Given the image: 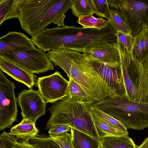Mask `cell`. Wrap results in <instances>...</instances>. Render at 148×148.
<instances>
[{"label":"cell","instance_id":"31","mask_svg":"<svg viewBox=\"0 0 148 148\" xmlns=\"http://www.w3.org/2000/svg\"><path fill=\"white\" fill-rule=\"evenodd\" d=\"M17 141L15 137L4 131L0 136V148H13Z\"/></svg>","mask_w":148,"mask_h":148},{"label":"cell","instance_id":"22","mask_svg":"<svg viewBox=\"0 0 148 148\" xmlns=\"http://www.w3.org/2000/svg\"><path fill=\"white\" fill-rule=\"evenodd\" d=\"M71 9L73 14L78 18L82 16L95 14L91 0H72Z\"/></svg>","mask_w":148,"mask_h":148},{"label":"cell","instance_id":"20","mask_svg":"<svg viewBox=\"0 0 148 148\" xmlns=\"http://www.w3.org/2000/svg\"><path fill=\"white\" fill-rule=\"evenodd\" d=\"M100 142V148H136L137 146L127 135L105 137Z\"/></svg>","mask_w":148,"mask_h":148},{"label":"cell","instance_id":"14","mask_svg":"<svg viewBox=\"0 0 148 148\" xmlns=\"http://www.w3.org/2000/svg\"><path fill=\"white\" fill-rule=\"evenodd\" d=\"M35 48L31 39L21 32H9L0 38V55L15 50Z\"/></svg>","mask_w":148,"mask_h":148},{"label":"cell","instance_id":"21","mask_svg":"<svg viewBox=\"0 0 148 148\" xmlns=\"http://www.w3.org/2000/svg\"><path fill=\"white\" fill-rule=\"evenodd\" d=\"M92 116L100 141L105 137L128 135V132L120 130L109 125L92 114Z\"/></svg>","mask_w":148,"mask_h":148},{"label":"cell","instance_id":"25","mask_svg":"<svg viewBox=\"0 0 148 148\" xmlns=\"http://www.w3.org/2000/svg\"><path fill=\"white\" fill-rule=\"evenodd\" d=\"M68 77L69 80L68 93L70 97L73 99L90 102L92 104L83 88L72 78Z\"/></svg>","mask_w":148,"mask_h":148},{"label":"cell","instance_id":"19","mask_svg":"<svg viewBox=\"0 0 148 148\" xmlns=\"http://www.w3.org/2000/svg\"><path fill=\"white\" fill-rule=\"evenodd\" d=\"M21 0H0V25L6 20L18 18Z\"/></svg>","mask_w":148,"mask_h":148},{"label":"cell","instance_id":"11","mask_svg":"<svg viewBox=\"0 0 148 148\" xmlns=\"http://www.w3.org/2000/svg\"><path fill=\"white\" fill-rule=\"evenodd\" d=\"M17 99L23 119L35 124L37 120L46 113L47 103L38 91L23 89L18 93Z\"/></svg>","mask_w":148,"mask_h":148},{"label":"cell","instance_id":"5","mask_svg":"<svg viewBox=\"0 0 148 148\" xmlns=\"http://www.w3.org/2000/svg\"><path fill=\"white\" fill-rule=\"evenodd\" d=\"M92 106L120 121L127 129L143 130L148 127V103L131 101L125 95L114 94Z\"/></svg>","mask_w":148,"mask_h":148},{"label":"cell","instance_id":"29","mask_svg":"<svg viewBox=\"0 0 148 148\" xmlns=\"http://www.w3.org/2000/svg\"><path fill=\"white\" fill-rule=\"evenodd\" d=\"M91 1L95 9V14L108 21L110 17L111 12L107 0Z\"/></svg>","mask_w":148,"mask_h":148},{"label":"cell","instance_id":"8","mask_svg":"<svg viewBox=\"0 0 148 148\" xmlns=\"http://www.w3.org/2000/svg\"><path fill=\"white\" fill-rule=\"evenodd\" d=\"M0 56L33 74L54 69L53 62L46 52L38 49L15 50Z\"/></svg>","mask_w":148,"mask_h":148},{"label":"cell","instance_id":"16","mask_svg":"<svg viewBox=\"0 0 148 148\" xmlns=\"http://www.w3.org/2000/svg\"><path fill=\"white\" fill-rule=\"evenodd\" d=\"M38 130L35 124L31 121L23 119L19 124L12 127L9 133L21 142L27 143L32 138L38 136Z\"/></svg>","mask_w":148,"mask_h":148},{"label":"cell","instance_id":"7","mask_svg":"<svg viewBox=\"0 0 148 148\" xmlns=\"http://www.w3.org/2000/svg\"><path fill=\"white\" fill-rule=\"evenodd\" d=\"M109 5L125 19L131 34L135 36L148 28V0H107Z\"/></svg>","mask_w":148,"mask_h":148},{"label":"cell","instance_id":"3","mask_svg":"<svg viewBox=\"0 0 148 148\" xmlns=\"http://www.w3.org/2000/svg\"><path fill=\"white\" fill-rule=\"evenodd\" d=\"M72 0H21L18 18L21 28L34 36L51 23L65 26V13L71 9Z\"/></svg>","mask_w":148,"mask_h":148},{"label":"cell","instance_id":"9","mask_svg":"<svg viewBox=\"0 0 148 148\" xmlns=\"http://www.w3.org/2000/svg\"><path fill=\"white\" fill-rule=\"evenodd\" d=\"M0 69V130L9 128L17 121V98L14 83L9 80Z\"/></svg>","mask_w":148,"mask_h":148},{"label":"cell","instance_id":"26","mask_svg":"<svg viewBox=\"0 0 148 148\" xmlns=\"http://www.w3.org/2000/svg\"><path fill=\"white\" fill-rule=\"evenodd\" d=\"M117 38L116 42L121 54L132 53L134 37L131 34H126L121 32L116 34Z\"/></svg>","mask_w":148,"mask_h":148},{"label":"cell","instance_id":"32","mask_svg":"<svg viewBox=\"0 0 148 148\" xmlns=\"http://www.w3.org/2000/svg\"><path fill=\"white\" fill-rule=\"evenodd\" d=\"M71 128L68 125L55 124L51 126L48 133L49 136H54L63 132H70Z\"/></svg>","mask_w":148,"mask_h":148},{"label":"cell","instance_id":"6","mask_svg":"<svg viewBox=\"0 0 148 148\" xmlns=\"http://www.w3.org/2000/svg\"><path fill=\"white\" fill-rule=\"evenodd\" d=\"M120 56L126 96L131 101L148 103V77L143 63L131 53Z\"/></svg>","mask_w":148,"mask_h":148},{"label":"cell","instance_id":"30","mask_svg":"<svg viewBox=\"0 0 148 148\" xmlns=\"http://www.w3.org/2000/svg\"><path fill=\"white\" fill-rule=\"evenodd\" d=\"M49 137L56 143L61 148H74L72 143L71 133L65 132L56 135Z\"/></svg>","mask_w":148,"mask_h":148},{"label":"cell","instance_id":"27","mask_svg":"<svg viewBox=\"0 0 148 148\" xmlns=\"http://www.w3.org/2000/svg\"><path fill=\"white\" fill-rule=\"evenodd\" d=\"M90 111L92 115L109 125L120 130L128 132L126 127L120 121L92 106Z\"/></svg>","mask_w":148,"mask_h":148},{"label":"cell","instance_id":"17","mask_svg":"<svg viewBox=\"0 0 148 148\" xmlns=\"http://www.w3.org/2000/svg\"><path fill=\"white\" fill-rule=\"evenodd\" d=\"M131 53L143 63L148 58V28L143 29L134 36Z\"/></svg>","mask_w":148,"mask_h":148},{"label":"cell","instance_id":"33","mask_svg":"<svg viewBox=\"0 0 148 148\" xmlns=\"http://www.w3.org/2000/svg\"><path fill=\"white\" fill-rule=\"evenodd\" d=\"M13 148H29L25 143L18 142L16 144Z\"/></svg>","mask_w":148,"mask_h":148},{"label":"cell","instance_id":"4","mask_svg":"<svg viewBox=\"0 0 148 148\" xmlns=\"http://www.w3.org/2000/svg\"><path fill=\"white\" fill-rule=\"evenodd\" d=\"M92 104L69 96L54 102L48 109L51 116L45 129L55 124L67 125L100 141L90 111Z\"/></svg>","mask_w":148,"mask_h":148},{"label":"cell","instance_id":"24","mask_svg":"<svg viewBox=\"0 0 148 148\" xmlns=\"http://www.w3.org/2000/svg\"><path fill=\"white\" fill-rule=\"evenodd\" d=\"M111 16L108 21L111 28L116 32L131 34L124 18L115 10L111 8Z\"/></svg>","mask_w":148,"mask_h":148},{"label":"cell","instance_id":"18","mask_svg":"<svg viewBox=\"0 0 148 148\" xmlns=\"http://www.w3.org/2000/svg\"><path fill=\"white\" fill-rule=\"evenodd\" d=\"M70 132L74 148H100V141L71 127Z\"/></svg>","mask_w":148,"mask_h":148},{"label":"cell","instance_id":"2","mask_svg":"<svg viewBox=\"0 0 148 148\" xmlns=\"http://www.w3.org/2000/svg\"><path fill=\"white\" fill-rule=\"evenodd\" d=\"M47 54L55 65L79 84L93 104L115 94L83 53L63 48L49 51Z\"/></svg>","mask_w":148,"mask_h":148},{"label":"cell","instance_id":"15","mask_svg":"<svg viewBox=\"0 0 148 148\" xmlns=\"http://www.w3.org/2000/svg\"><path fill=\"white\" fill-rule=\"evenodd\" d=\"M0 69L17 81L32 89L35 84V77L30 73L8 60L0 56Z\"/></svg>","mask_w":148,"mask_h":148},{"label":"cell","instance_id":"28","mask_svg":"<svg viewBox=\"0 0 148 148\" xmlns=\"http://www.w3.org/2000/svg\"><path fill=\"white\" fill-rule=\"evenodd\" d=\"M29 148H61L49 137L37 136L31 138L27 143H25Z\"/></svg>","mask_w":148,"mask_h":148},{"label":"cell","instance_id":"1","mask_svg":"<svg viewBox=\"0 0 148 148\" xmlns=\"http://www.w3.org/2000/svg\"><path fill=\"white\" fill-rule=\"evenodd\" d=\"M116 32L109 25L101 30L65 25L46 28L31 39L38 49L45 52L64 48L83 53L86 48L96 45L116 42Z\"/></svg>","mask_w":148,"mask_h":148},{"label":"cell","instance_id":"35","mask_svg":"<svg viewBox=\"0 0 148 148\" xmlns=\"http://www.w3.org/2000/svg\"><path fill=\"white\" fill-rule=\"evenodd\" d=\"M145 71L148 77V58L143 63Z\"/></svg>","mask_w":148,"mask_h":148},{"label":"cell","instance_id":"34","mask_svg":"<svg viewBox=\"0 0 148 148\" xmlns=\"http://www.w3.org/2000/svg\"><path fill=\"white\" fill-rule=\"evenodd\" d=\"M136 148H148V136L144 139L140 145H137Z\"/></svg>","mask_w":148,"mask_h":148},{"label":"cell","instance_id":"12","mask_svg":"<svg viewBox=\"0 0 148 148\" xmlns=\"http://www.w3.org/2000/svg\"><path fill=\"white\" fill-rule=\"evenodd\" d=\"M83 53L91 61L114 67L120 65V54L116 42L96 45L86 48Z\"/></svg>","mask_w":148,"mask_h":148},{"label":"cell","instance_id":"23","mask_svg":"<svg viewBox=\"0 0 148 148\" xmlns=\"http://www.w3.org/2000/svg\"><path fill=\"white\" fill-rule=\"evenodd\" d=\"M78 23L85 28H94L101 30L109 25V22L102 18H96L92 15H88L80 17Z\"/></svg>","mask_w":148,"mask_h":148},{"label":"cell","instance_id":"13","mask_svg":"<svg viewBox=\"0 0 148 148\" xmlns=\"http://www.w3.org/2000/svg\"><path fill=\"white\" fill-rule=\"evenodd\" d=\"M90 61L96 71L115 94L126 95V91L120 65L117 67H114Z\"/></svg>","mask_w":148,"mask_h":148},{"label":"cell","instance_id":"10","mask_svg":"<svg viewBox=\"0 0 148 148\" xmlns=\"http://www.w3.org/2000/svg\"><path fill=\"white\" fill-rule=\"evenodd\" d=\"M37 83L38 91L46 103H53L69 96V81L58 71L38 77Z\"/></svg>","mask_w":148,"mask_h":148}]
</instances>
